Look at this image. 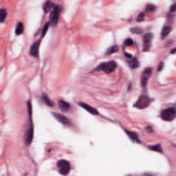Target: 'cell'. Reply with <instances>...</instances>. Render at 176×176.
<instances>
[{"label":"cell","instance_id":"27","mask_svg":"<svg viewBox=\"0 0 176 176\" xmlns=\"http://www.w3.org/2000/svg\"><path fill=\"white\" fill-rule=\"evenodd\" d=\"M170 11L171 12H176V3H174L172 6H171L170 8Z\"/></svg>","mask_w":176,"mask_h":176},{"label":"cell","instance_id":"9","mask_svg":"<svg viewBox=\"0 0 176 176\" xmlns=\"http://www.w3.org/2000/svg\"><path fill=\"white\" fill-rule=\"evenodd\" d=\"M53 116L55 117V118L60 122L64 124H68L70 123V120L68 119L67 117L65 116L64 115H61L60 114L56 113H52Z\"/></svg>","mask_w":176,"mask_h":176},{"label":"cell","instance_id":"15","mask_svg":"<svg viewBox=\"0 0 176 176\" xmlns=\"http://www.w3.org/2000/svg\"><path fill=\"white\" fill-rule=\"evenodd\" d=\"M42 99H43V101L45 102V103L48 105L49 106H50V107H53L54 106V103L53 102V101H52L49 98V97H48V96L43 93L42 95Z\"/></svg>","mask_w":176,"mask_h":176},{"label":"cell","instance_id":"17","mask_svg":"<svg viewBox=\"0 0 176 176\" xmlns=\"http://www.w3.org/2000/svg\"><path fill=\"white\" fill-rule=\"evenodd\" d=\"M118 51V47L116 45H115L110 47L109 49H107L106 52V54L110 55L113 53L117 52Z\"/></svg>","mask_w":176,"mask_h":176},{"label":"cell","instance_id":"24","mask_svg":"<svg viewBox=\"0 0 176 176\" xmlns=\"http://www.w3.org/2000/svg\"><path fill=\"white\" fill-rule=\"evenodd\" d=\"M155 9V7L152 4H148L146 7V11L148 13L152 12Z\"/></svg>","mask_w":176,"mask_h":176},{"label":"cell","instance_id":"12","mask_svg":"<svg viewBox=\"0 0 176 176\" xmlns=\"http://www.w3.org/2000/svg\"><path fill=\"white\" fill-rule=\"evenodd\" d=\"M58 105L60 110L63 112H67L69 110L70 105L68 102L63 100H60L58 101Z\"/></svg>","mask_w":176,"mask_h":176},{"label":"cell","instance_id":"22","mask_svg":"<svg viewBox=\"0 0 176 176\" xmlns=\"http://www.w3.org/2000/svg\"><path fill=\"white\" fill-rule=\"evenodd\" d=\"M149 148L155 151L156 152H162L163 150L162 149V147L160 145L158 144V145H155L154 146H149Z\"/></svg>","mask_w":176,"mask_h":176},{"label":"cell","instance_id":"23","mask_svg":"<svg viewBox=\"0 0 176 176\" xmlns=\"http://www.w3.org/2000/svg\"><path fill=\"white\" fill-rule=\"evenodd\" d=\"M50 25V23L49 22H47L46 23H45V24L44 25L43 28H42V32H41V35H42V37H44L45 35L46 34L48 30V28L49 27Z\"/></svg>","mask_w":176,"mask_h":176},{"label":"cell","instance_id":"29","mask_svg":"<svg viewBox=\"0 0 176 176\" xmlns=\"http://www.w3.org/2000/svg\"><path fill=\"white\" fill-rule=\"evenodd\" d=\"M125 55L127 57H128V58H131L132 57V55L130 54H128V53H125Z\"/></svg>","mask_w":176,"mask_h":176},{"label":"cell","instance_id":"8","mask_svg":"<svg viewBox=\"0 0 176 176\" xmlns=\"http://www.w3.org/2000/svg\"><path fill=\"white\" fill-rule=\"evenodd\" d=\"M33 134H34V129L33 126H31L29 128L25 134V144L27 146H29L31 142H32L33 138Z\"/></svg>","mask_w":176,"mask_h":176},{"label":"cell","instance_id":"19","mask_svg":"<svg viewBox=\"0 0 176 176\" xmlns=\"http://www.w3.org/2000/svg\"><path fill=\"white\" fill-rule=\"evenodd\" d=\"M7 11L5 9L2 8L0 11V21L1 22H4L7 16Z\"/></svg>","mask_w":176,"mask_h":176},{"label":"cell","instance_id":"21","mask_svg":"<svg viewBox=\"0 0 176 176\" xmlns=\"http://www.w3.org/2000/svg\"><path fill=\"white\" fill-rule=\"evenodd\" d=\"M130 31L135 34H142L143 32V29L140 27H133L130 29Z\"/></svg>","mask_w":176,"mask_h":176},{"label":"cell","instance_id":"16","mask_svg":"<svg viewBox=\"0 0 176 176\" xmlns=\"http://www.w3.org/2000/svg\"><path fill=\"white\" fill-rule=\"evenodd\" d=\"M24 30L23 24L21 22H19L16 27L15 33L17 35H19L21 34Z\"/></svg>","mask_w":176,"mask_h":176},{"label":"cell","instance_id":"7","mask_svg":"<svg viewBox=\"0 0 176 176\" xmlns=\"http://www.w3.org/2000/svg\"><path fill=\"white\" fill-rule=\"evenodd\" d=\"M41 43L40 40L35 41L31 47L30 50V54L36 58L39 56V50L40 45Z\"/></svg>","mask_w":176,"mask_h":176},{"label":"cell","instance_id":"14","mask_svg":"<svg viewBox=\"0 0 176 176\" xmlns=\"http://www.w3.org/2000/svg\"><path fill=\"white\" fill-rule=\"evenodd\" d=\"M172 28L170 26H166L163 27L161 32V36L163 38H165L166 36H167L171 32Z\"/></svg>","mask_w":176,"mask_h":176},{"label":"cell","instance_id":"4","mask_svg":"<svg viewBox=\"0 0 176 176\" xmlns=\"http://www.w3.org/2000/svg\"><path fill=\"white\" fill-rule=\"evenodd\" d=\"M59 172L63 175L67 174L70 170V165L68 161L62 160L58 161L57 163Z\"/></svg>","mask_w":176,"mask_h":176},{"label":"cell","instance_id":"10","mask_svg":"<svg viewBox=\"0 0 176 176\" xmlns=\"http://www.w3.org/2000/svg\"><path fill=\"white\" fill-rule=\"evenodd\" d=\"M152 73V69L151 68H147L145 70V71L143 72V76L142 77V85L145 86L146 85L147 83L148 79L149 78L151 74Z\"/></svg>","mask_w":176,"mask_h":176},{"label":"cell","instance_id":"20","mask_svg":"<svg viewBox=\"0 0 176 176\" xmlns=\"http://www.w3.org/2000/svg\"><path fill=\"white\" fill-rule=\"evenodd\" d=\"M125 132H126L127 134L128 135V136L132 140H133L134 141H136L137 142L139 141V137L138 136V134H136L135 133L129 132L128 131H125Z\"/></svg>","mask_w":176,"mask_h":176},{"label":"cell","instance_id":"5","mask_svg":"<svg viewBox=\"0 0 176 176\" xmlns=\"http://www.w3.org/2000/svg\"><path fill=\"white\" fill-rule=\"evenodd\" d=\"M150 103V99L146 96H141L138 100L136 101L135 106L137 108L140 109H144L147 107Z\"/></svg>","mask_w":176,"mask_h":176},{"label":"cell","instance_id":"25","mask_svg":"<svg viewBox=\"0 0 176 176\" xmlns=\"http://www.w3.org/2000/svg\"><path fill=\"white\" fill-rule=\"evenodd\" d=\"M145 14L144 13H141L138 16V18H137V21L138 22H142L143 21L144 19H145Z\"/></svg>","mask_w":176,"mask_h":176},{"label":"cell","instance_id":"18","mask_svg":"<svg viewBox=\"0 0 176 176\" xmlns=\"http://www.w3.org/2000/svg\"><path fill=\"white\" fill-rule=\"evenodd\" d=\"M129 64L130 66L132 68H133V69H135V68H138L139 67V62L136 58H134L132 60H131L129 62Z\"/></svg>","mask_w":176,"mask_h":176},{"label":"cell","instance_id":"28","mask_svg":"<svg viewBox=\"0 0 176 176\" xmlns=\"http://www.w3.org/2000/svg\"><path fill=\"white\" fill-rule=\"evenodd\" d=\"M163 66H164V64L162 62H161L159 65V67H158V71H161L162 69H163Z\"/></svg>","mask_w":176,"mask_h":176},{"label":"cell","instance_id":"2","mask_svg":"<svg viewBox=\"0 0 176 176\" xmlns=\"http://www.w3.org/2000/svg\"><path fill=\"white\" fill-rule=\"evenodd\" d=\"M62 12V8L58 5H55L50 15V23L52 26L57 25Z\"/></svg>","mask_w":176,"mask_h":176},{"label":"cell","instance_id":"11","mask_svg":"<svg viewBox=\"0 0 176 176\" xmlns=\"http://www.w3.org/2000/svg\"><path fill=\"white\" fill-rule=\"evenodd\" d=\"M80 106L83 107V109H84L85 110H86L88 112H89L90 113L94 115H98L99 114L98 112L97 111L96 109H94V107L91 106L90 105H88L86 103H84L83 102H80L79 103Z\"/></svg>","mask_w":176,"mask_h":176},{"label":"cell","instance_id":"1","mask_svg":"<svg viewBox=\"0 0 176 176\" xmlns=\"http://www.w3.org/2000/svg\"><path fill=\"white\" fill-rule=\"evenodd\" d=\"M117 67V64L115 61H112L108 62L103 63L97 66L94 71H103L106 73H110L114 71Z\"/></svg>","mask_w":176,"mask_h":176},{"label":"cell","instance_id":"13","mask_svg":"<svg viewBox=\"0 0 176 176\" xmlns=\"http://www.w3.org/2000/svg\"><path fill=\"white\" fill-rule=\"evenodd\" d=\"M55 5L50 1H48L46 2L42 7L43 10L45 13H48L52 9H53Z\"/></svg>","mask_w":176,"mask_h":176},{"label":"cell","instance_id":"30","mask_svg":"<svg viewBox=\"0 0 176 176\" xmlns=\"http://www.w3.org/2000/svg\"><path fill=\"white\" fill-rule=\"evenodd\" d=\"M175 52H176V49L175 48L173 49H172L171 51V53L172 54H174Z\"/></svg>","mask_w":176,"mask_h":176},{"label":"cell","instance_id":"26","mask_svg":"<svg viewBox=\"0 0 176 176\" xmlns=\"http://www.w3.org/2000/svg\"><path fill=\"white\" fill-rule=\"evenodd\" d=\"M124 45L126 46H131L133 45V41L131 38H128L125 40Z\"/></svg>","mask_w":176,"mask_h":176},{"label":"cell","instance_id":"6","mask_svg":"<svg viewBox=\"0 0 176 176\" xmlns=\"http://www.w3.org/2000/svg\"><path fill=\"white\" fill-rule=\"evenodd\" d=\"M153 34L149 33L145 35L144 36V51H148L150 50L151 46V42L153 39Z\"/></svg>","mask_w":176,"mask_h":176},{"label":"cell","instance_id":"3","mask_svg":"<svg viewBox=\"0 0 176 176\" xmlns=\"http://www.w3.org/2000/svg\"><path fill=\"white\" fill-rule=\"evenodd\" d=\"M162 118L165 121H171L176 117V110L173 107H169L163 110L161 113Z\"/></svg>","mask_w":176,"mask_h":176}]
</instances>
